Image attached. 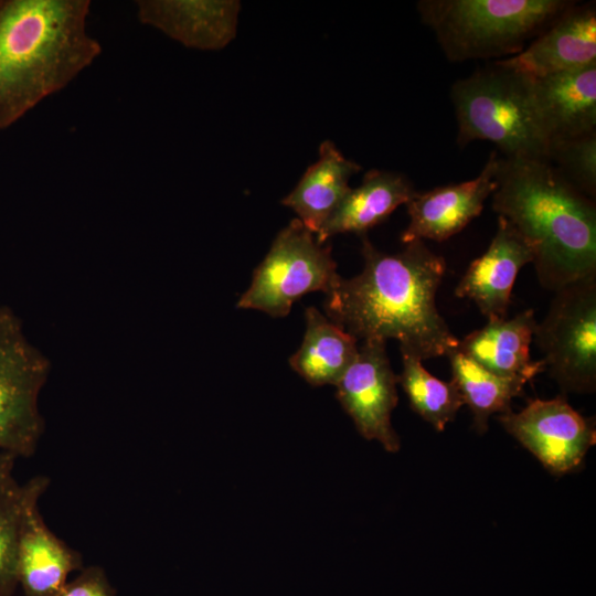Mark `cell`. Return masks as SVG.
Returning a JSON list of instances; mask_svg holds the SVG:
<instances>
[{
  "label": "cell",
  "instance_id": "obj_1",
  "mask_svg": "<svg viewBox=\"0 0 596 596\" xmlns=\"http://www.w3.org/2000/svg\"><path fill=\"white\" fill-rule=\"evenodd\" d=\"M364 266L341 276L326 294V316L356 340L395 339L401 353L428 360L447 355L459 343L439 313L436 294L445 258L424 241L393 254L379 251L362 235Z\"/></svg>",
  "mask_w": 596,
  "mask_h": 596
},
{
  "label": "cell",
  "instance_id": "obj_2",
  "mask_svg": "<svg viewBox=\"0 0 596 596\" xmlns=\"http://www.w3.org/2000/svg\"><path fill=\"white\" fill-rule=\"evenodd\" d=\"M492 210L532 249L541 286L556 291L596 276V209L546 160L500 156Z\"/></svg>",
  "mask_w": 596,
  "mask_h": 596
},
{
  "label": "cell",
  "instance_id": "obj_3",
  "mask_svg": "<svg viewBox=\"0 0 596 596\" xmlns=\"http://www.w3.org/2000/svg\"><path fill=\"white\" fill-rule=\"evenodd\" d=\"M88 0H0V130L66 87L100 54Z\"/></svg>",
  "mask_w": 596,
  "mask_h": 596
},
{
  "label": "cell",
  "instance_id": "obj_4",
  "mask_svg": "<svg viewBox=\"0 0 596 596\" xmlns=\"http://www.w3.org/2000/svg\"><path fill=\"white\" fill-rule=\"evenodd\" d=\"M460 147L486 140L507 159L546 160L551 138L530 77L494 62L457 79L450 88Z\"/></svg>",
  "mask_w": 596,
  "mask_h": 596
},
{
  "label": "cell",
  "instance_id": "obj_5",
  "mask_svg": "<svg viewBox=\"0 0 596 596\" xmlns=\"http://www.w3.org/2000/svg\"><path fill=\"white\" fill-rule=\"evenodd\" d=\"M573 2L564 0H422L417 11L450 62L520 53Z\"/></svg>",
  "mask_w": 596,
  "mask_h": 596
},
{
  "label": "cell",
  "instance_id": "obj_6",
  "mask_svg": "<svg viewBox=\"0 0 596 596\" xmlns=\"http://www.w3.org/2000/svg\"><path fill=\"white\" fill-rule=\"evenodd\" d=\"M339 277L331 247L294 219L276 235L236 307L285 317L304 295L327 294Z\"/></svg>",
  "mask_w": 596,
  "mask_h": 596
},
{
  "label": "cell",
  "instance_id": "obj_7",
  "mask_svg": "<svg viewBox=\"0 0 596 596\" xmlns=\"http://www.w3.org/2000/svg\"><path fill=\"white\" fill-rule=\"evenodd\" d=\"M554 292L533 341L563 392L592 393L596 387V276Z\"/></svg>",
  "mask_w": 596,
  "mask_h": 596
},
{
  "label": "cell",
  "instance_id": "obj_8",
  "mask_svg": "<svg viewBox=\"0 0 596 596\" xmlns=\"http://www.w3.org/2000/svg\"><path fill=\"white\" fill-rule=\"evenodd\" d=\"M50 373L47 358L25 337L21 320L0 306V450L31 457L44 430L40 392Z\"/></svg>",
  "mask_w": 596,
  "mask_h": 596
},
{
  "label": "cell",
  "instance_id": "obj_9",
  "mask_svg": "<svg viewBox=\"0 0 596 596\" xmlns=\"http://www.w3.org/2000/svg\"><path fill=\"white\" fill-rule=\"evenodd\" d=\"M498 421L555 475L581 466L596 440L594 419L581 415L562 395L531 400L518 413L500 414Z\"/></svg>",
  "mask_w": 596,
  "mask_h": 596
},
{
  "label": "cell",
  "instance_id": "obj_10",
  "mask_svg": "<svg viewBox=\"0 0 596 596\" xmlns=\"http://www.w3.org/2000/svg\"><path fill=\"white\" fill-rule=\"evenodd\" d=\"M385 343L377 339L363 341L354 361L336 383V395L365 439H375L387 451L395 453L401 443L391 424V414L398 401V381Z\"/></svg>",
  "mask_w": 596,
  "mask_h": 596
},
{
  "label": "cell",
  "instance_id": "obj_11",
  "mask_svg": "<svg viewBox=\"0 0 596 596\" xmlns=\"http://www.w3.org/2000/svg\"><path fill=\"white\" fill-rule=\"evenodd\" d=\"M49 483L45 476L26 481L18 535V581L24 596H57L70 573L83 570L81 553L58 539L40 513L38 503Z\"/></svg>",
  "mask_w": 596,
  "mask_h": 596
},
{
  "label": "cell",
  "instance_id": "obj_12",
  "mask_svg": "<svg viewBox=\"0 0 596 596\" xmlns=\"http://www.w3.org/2000/svg\"><path fill=\"white\" fill-rule=\"evenodd\" d=\"M500 155L492 152L480 173L459 183H451L416 194L405 204L409 223L401 241L432 240L443 242L477 217L485 201L497 187Z\"/></svg>",
  "mask_w": 596,
  "mask_h": 596
},
{
  "label": "cell",
  "instance_id": "obj_13",
  "mask_svg": "<svg viewBox=\"0 0 596 596\" xmlns=\"http://www.w3.org/2000/svg\"><path fill=\"white\" fill-rule=\"evenodd\" d=\"M596 62V11L572 4L520 53L496 64L531 78L584 67Z\"/></svg>",
  "mask_w": 596,
  "mask_h": 596
},
{
  "label": "cell",
  "instance_id": "obj_14",
  "mask_svg": "<svg viewBox=\"0 0 596 596\" xmlns=\"http://www.w3.org/2000/svg\"><path fill=\"white\" fill-rule=\"evenodd\" d=\"M533 259L532 249L520 233L498 216L497 231L487 251L471 262L455 294L472 300L488 320L507 318L517 275Z\"/></svg>",
  "mask_w": 596,
  "mask_h": 596
},
{
  "label": "cell",
  "instance_id": "obj_15",
  "mask_svg": "<svg viewBox=\"0 0 596 596\" xmlns=\"http://www.w3.org/2000/svg\"><path fill=\"white\" fill-rule=\"evenodd\" d=\"M137 17L187 47L221 50L236 35L241 4L234 0H138Z\"/></svg>",
  "mask_w": 596,
  "mask_h": 596
},
{
  "label": "cell",
  "instance_id": "obj_16",
  "mask_svg": "<svg viewBox=\"0 0 596 596\" xmlns=\"http://www.w3.org/2000/svg\"><path fill=\"white\" fill-rule=\"evenodd\" d=\"M531 81L552 142L596 131V62Z\"/></svg>",
  "mask_w": 596,
  "mask_h": 596
},
{
  "label": "cell",
  "instance_id": "obj_17",
  "mask_svg": "<svg viewBox=\"0 0 596 596\" xmlns=\"http://www.w3.org/2000/svg\"><path fill=\"white\" fill-rule=\"evenodd\" d=\"M536 323L532 309L510 319H491L459 340L457 349L496 374L529 382L545 370L543 360L531 358Z\"/></svg>",
  "mask_w": 596,
  "mask_h": 596
},
{
  "label": "cell",
  "instance_id": "obj_18",
  "mask_svg": "<svg viewBox=\"0 0 596 596\" xmlns=\"http://www.w3.org/2000/svg\"><path fill=\"white\" fill-rule=\"evenodd\" d=\"M413 183L400 172L372 169L362 183L347 192L316 235L318 243L338 234L365 235L415 194Z\"/></svg>",
  "mask_w": 596,
  "mask_h": 596
},
{
  "label": "cell",
  "instance_id": "obj_19",
  "mask_svg": "<svg viewBox=\"0 0 596 596\" xmlns=\"http://www.w3.org/2000/svg\"><path fill=\"white\" fill-rule=\"evenodd\" d=\"M361 169L332 141L324 140L319 147L318 160L305 171L281 204L291 209L304 226L317 235L350 190L349 180Z\"/></svg>",
  "mask_w": 596,
  "mask_h": 596
},
{
  "label": "cell",
  "instance_id": "obj_20",
  "mask_svg": "<svg viewBox=\"0 0 596 596\" xmlns=\"http://www.w3.org/2000/svg\"><path fill=\"white\" fill-rule=\"evenodd\" d=\"M305 319L302 343L289 364L312 386L336 385L358 354V340L315 307L305 310Z\"/></svg>",
  "mask_w": 596,
  "mask_h": 596
},
{
  "label": "cell",
  "instance_id": "obj_21",
  "mask_svg": "<svg viewBox=\"0 0 596 596\" xmlns=\"http://www.w3.org/2000/svg\"><path fill=\"white\" fill-rule=\"evenodd\" d=\"M446 356L451 366V381L457 386L464 404L473 416L475 429L482 434L488 429L489 417L494 413L510 411L514 397L522 395L523 379L501 376L483 368L457 348Z\"/></svg>",
  "mask_w": 596,
  "mask_h": 596
},
{
  "label": "cell",
  "instance_id": "obj_22",
  "mask_svg": "<svg viewBox=\"0 0 596 596\" xmlns=\"http://www.w3.org/2000/svg\"><path fill=\"white\" fill-rule=\"evenodd\" d=\"M401 354L403 369L397 381L407 395L411 407L436 430L443 432L464 405L457 386L453 381L445 382L430 374L421 359Z\"/></svg>",
  "mask_w": 596,
  "mask_h": 596
},
{
  "label": "cell",
  "instance_id": "obj_23",
  "mask_svg": "<svg viewBox=\"0 0 596 596\" xmlns=\"http://www.w3.org/2000/svg\"><path fill=\"white\" fill-rule=\"evenodd\" d=\"M549 162L586 196L596 193V131L551 143Z\"/></svg>",
  "mask_w": 596,
  "mask_h": 596
},
{
  "label": "cell",
  "instance_id": "obj_24",
  "mask_svg": "<svg viewBox=\"0 0 596 596\" xmlns=\"http://www.w3.org/2000/svg\"><path fill=\"white\" fill-rule=\"evenodd\" d=\"M26 482L0 494V596H13L18 581V535Z\"/></svg>",
  "mask_w": 596,
  "mask_h": 596
},
{
  "label": "cell",
  "instance_id": "obj_25",
  "mask_svg": "<svg viewBox=\"0 0 596 596\" xmlns=\"http://www.w3.org/2000/svg\"><path fill=\"white\" fill-rule=\"evenodd\" d=\"M57 596H115V589L105 571L100 566L91 565L66 583Z\"/></svg>",
  "mask_w": 596,
  "mask_h": 596
},
{
  "label": "cell",
  "instance_id": "obj_26",
  "mask_svg": "<svg viewBox=\"0 0 596 596\" xmlns=\"http://www.w3.org/2000/svg\"><path fill=\"white\" fill-rule=\"evenodd\" d=\"M18 457L0 450V494L18 485L13 477L14 462Z\"/></svg>",
  "mask_w": 596,
  "mask_h": 596
}]
</instances>
